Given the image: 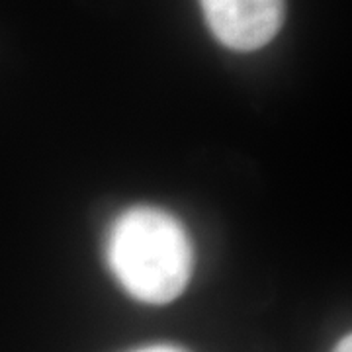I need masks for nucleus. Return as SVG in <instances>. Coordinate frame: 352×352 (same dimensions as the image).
I'll list each match as a JSON object with an SVG mask.
<instances>
[{
	"instance_id": "nucleus-2",
	"label": "nucleus",
	"mask_w": 352,
	"mask_h": 352,
	"mask_svg": "<svg viewBox=\"0 0 352 352\" xmlns=\"http://www.w3.org/2000/svg\"><path fill=\"white\" fill-rule=\"evenodd\" d=\"M204 18L219 43L233 51H256L284 24V0H200Z\"/></svg>"
},
{
	"instance_id": "nucleus-1",
	"label": "nucleus",
	"mask_w": 352,
	"mask_h": 352,
	"mask_svg": "<svg viewBox=\"0 0 352 352\" xmlns=\"http://www.w3.org/2000/svg\"><path fill=\"white\" fill-rule=\"evenodd\" d=\"M113 278L138 302L163 305L176 300L192 276L194 251L175 215L135 206L116 217L106 241Z\"/></svg>"
},
{
	"instance_id": "nucleus-4",
	"label": "nucleus",
	"mask_w": 352,
	"mask_h": 352,
	"mask_svg": "<svg viewBox=\"0 0 352 352\" xmlns=\"http://www.w3.org/2000/svg\"><path fill=\"white\" fill-rule=\"evenodd\" d=\"M333 352H352V337L351 335L342 337V339L339 340V344L335 346V351Z\"/></svg>"
},
{
	"instance_id": "nucleus-3",
	"label": "nucleus",
	"mask_w": 352,
	"mask_h": 352,
	"mask_svg": "<svg viewBox=\"0 0 352 352\" xmlns=\"http://www.w3.org/2000/svg\"><path fill=\"white\" fill-rule=\"evenodd\" d=\"M133 352H186L184 349H178L173 344H153V346H145V349H139Z\"/></svg>"
}]
</instances>
